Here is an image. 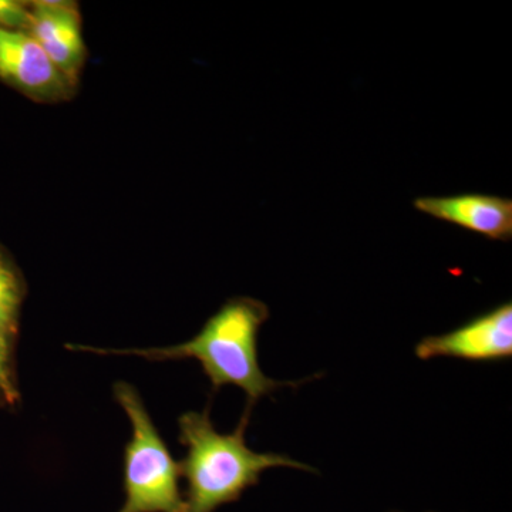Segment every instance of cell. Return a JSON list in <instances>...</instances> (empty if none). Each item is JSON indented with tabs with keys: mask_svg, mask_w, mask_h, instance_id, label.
Segmentation results:
<instances>
[{
	"mask_svg": "<svg viewBox=\"0 0 512 512\" xmlns=\"http://www.w3.org/2000/svg\"><path fill=\"white\" fill-rule=\"evenodd\" d=\"M268 319L269 308L264 302L239 296L224 303L194 338L180 345L153 349H99L83 345H66V348L97 355L140 356L150 362L197 360L214 393L224 386H237L247 394L245 410L252 412L262 397L271 396L281 387L302 383L271 379L259 366V330Z\"/></svg>",
	"mask_w": 512,
	"mask_h": 512,
	"instance_id": "1",
	"label": "cell"
},
{
	"mask_svg": "<svg viewBox=\"0 0 512 512\" xmlns=\"http://www.w3.org/2000/svg\"><path fill=\"white\" fill-rule=\"evenodd\" d=\"M251 412L245 410L237 429L224 434L215 429L210 407L187 412L178 419L180 443L185 457L181 477L187 483L185 512H215L222 505L237 503L249 488L261 481L269 468L288 467L318 473L301 461L276 453H256L247 446Z\"/></svg>",
	"mask_w": 512,
	"mask_h": 512,
	"instance_id": "2",
	"label": "cell"
},
{
	"mask_svg": "<svg viewBox=\"0 0 512 512\" xmlns=\"http://www.w3.org/2000/svg\"><path fill=\"white\" fill-rule=\"evenodd\" d=\"M114 397L133 431L124 448L126 500L119 512H185L180 464L171 456L136 387L116 383Z\"/></svg>",
	"mask_w": 512,
	"mask_h": 512,
	"instance_id": "3",
	"label": "cell"
},
{
	"mask_svg": "<svg viewBox=\"0 0 512 512\" xmlns=\"http://www.w3.org/2000/svg\"><path fill=\"white\" fill-rule=\"evenodd\" d=\"M0 80L23 96L46 104L72 99L77 87L23 30L0 29Z\"/></svg>",
	"mask_w": 512,
	"mask_h": 512,
	"instance_id": "4",
	"label": "cell"
},
{
	"mask_svg": "<svg viewBox=\"0 0 512 512\" xmlns=\"http://www.w3.org/2000/svg\"><path fill=\"white\" fill-rule=\"evenodd\" d=\"M414 355L420 360L453 357L480 363L511 359L512 303L505 302L444 335L426 336Z\"/></svg>",
	"mask_w": 512,
	"mask_h": 512,
	"instance_id": "5",
	"label": "cell"
},
{
	"mask_svg": "<svg viewBox=\"0 0 512 512\" xmlns=\"http://www.w3.org/2000/svg\"><path fill=\"white\" fill-rule=\"evenodd\" d=\"M28 29L49 59L74 84L79 83L87 49L79 5L70 0L29 2Z\"/></svg>",
	"mask_w": 512,
	"mask_h": 512,
	"instance_id": "6",
	"label": "cell"
},
{
	"mask_svg": "<svg viewBox=\"0 0 512 512\" xmlns=\"http://www.w3.org/2000/svg\"><path fill=\"white\" fill-rule=\"evenodd\" d=\"M414 208L434 220L467 229L490 241L512 239V200L498 195L467 192L447 197H419Z\"/></svg>",
	"mask_w": 512,
	"mask_h": 512,
	"instance_id": "7",
	"label": "cell"
},
{
	"mask_svg": "<svg viewBox=\"0 0 512 512\" xmlns=\"http://www.w3.org/2000/svg\"><path fill=\"white\" fill-rule=\"evenodd\" d=\"M26 285L15 262L0 245V353L12 357Z\"/></svg>",
	"mask_w": 512,
	"mask_h": 512,
	"instance_id": "8",
	"label": "cell"
},
{
	"mask_svg": "<svg viewBox=\"0 0 512 512\" xmlns=\"http://www.w3.org/2000/svg\"><path fill=\"white\" fill-rule=\"evenodd\" d=\"M30 20L29 2L0 0V29L26 32Z\"/></svg>",
	"mask_w": 512,
	"mask_h": 512,
	"instance_id": "9",
	"label": "cell"
},
{
	"mask_svg": "<svg viewBox=\"0 0 512 512\" xmlns=\"http://www.w3.org/2000/svg\"><path fill=\"white\" fill-rule=\"evenodd\" d=\"M19 397L12 357L0 353V406H15L19 402Z\"/></svg>",
	"mask_w": 512,
	"mask_h": 512,
	"instance_id": "10",
	"label": "cell"
},
{
	"mask_svg": "<svg viewBox=\"0 0 512 512\" xmlns=\"http://www.w3.org/2000/svg\"><path fill=\"white\" fill-rule=\"evenodd\" d=\"M390 512H403V511H390ZM430 512H433V511H430Z\"/></svg>",
	"mask_w": 512,
	"mask_h": 512,
	"instance_id": "11",
	"label": "cell"
}]
</instances>
